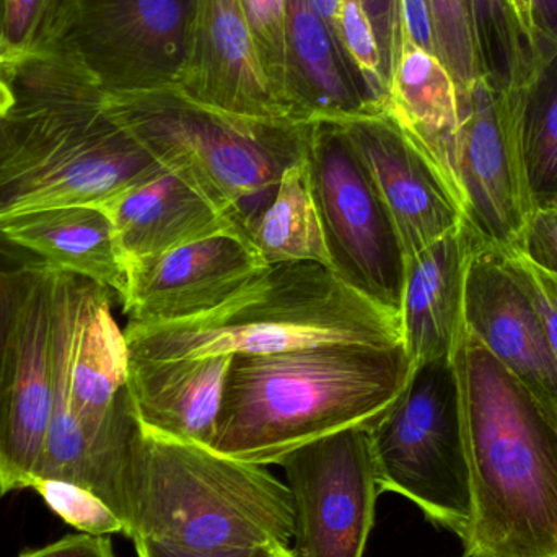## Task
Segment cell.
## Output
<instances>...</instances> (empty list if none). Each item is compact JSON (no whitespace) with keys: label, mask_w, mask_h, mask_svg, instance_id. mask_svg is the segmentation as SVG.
<instances>
[{"label":"cell","mask_w":557,"mask_h":557,"mask_svg":"<svg viewBox=\"0 0 557 557\" xmlns=\"http://www.w3.org/2000/svg\"><path fill=\"white\" fill-rule=\"evenodd\" d=\"M15 103L0 117V221L101 205L160 165L104 107L103 87L59 51L0 61Z\"/></svg>","instance_id":"6da1fadb"},{"label":"cell","mask_w":557,"mask_h":557,"mask_svg":"<svg viewBox=\"0 0 557 557\" xmlns=\"http://www.w3.org/2000/svg\"><path fill=\"white\" fill-rule=\"evenodd\" d=\"M414 362L403 344H321L232 356L211 448L247 463L347 429L372 431L405 393Z\"/></svg>","instance_id":"7a4b0ae2"},{"label":"cell","mask_w":557,"mask_h":557,"mask_svg":"<svg viewBox=\"0 0 557 557\" xmlns=\"http://www.w3.org/2000/svg\"><path fill=\"white\" fill-rule=\"evenodd\" d=\"M474 517L463 557H557V424L465 327L451 356Z\"/></svg>","instance_id":"3957f363"},{"label":"cell","mask_w":557,"mask_h":557,"mask_svg":"<svg viewBox=\"0 0 557 557\" xmlns=\"http://www.w3.org/2000/svg\"><path fill=\"white\" fill-rule=\"evenodd\" d=\"M129 359L274 354L321 344H403L399 317L310 261L263 268L214 310L173 323H127Z\"/></svg>","instance_id":"277c9868"},{"label":"cell","mask_w":557,"mask_h":557,"mask_svg":"<svg viewBox=\"0 0 557 557\" xmlns=\"http://www.w3.org/2000/svg\"><path fill=\"white\" fill-rule=\"evenodd\" d=\"M126 536L186 552L290 548V494L267 467L140 428L131 467Z\"/></svg>","instance_id":"5b68a950"},{"label":"cell","mask_w":557,"mask_h":557,"mask_svg":"<svg viewBox=\"0 0 557 557\" xmlns=\"http://www.w3.org/2000/svg\"><path fill=\"white\" fill-rule=\"evenodd\" d=\"M103 97L108 113L160 165L188 176L240 231L271 205L282 173L304 159L310 136L311 124L232 116L189 100L176 87L103 88Z\"/></svg>","instance_id":"8992f818"},{"label":"cell","mask_w":557,"mask_h":557,"mask_svg":"<svg viewBox=\"0 0 557 557\" xmlns=\"http://www.w3.org/2000/svg\"><path fill=\"white\" fill-rule=\"evenodd\" d=\"M111 300L110 288L55 270L52 408L77 419L100 473L101 499L124 523L140 424L127 388L126 337Z\"/></svg>","instance_id":"52a82bcc"},{"label":"cell","mask_w":557,"mask_h":557,"mask_svg":"<svg viewBox=\"0 0 557 557\" xmlns=\"http://www.w3.org/2000/svg\"><path fill=\"white\" fill-rule=\"evenodd\" d=\"M370 434L382 494L405 497L463 545L474 503L451 359L416 366L405 393Z\"/></svg>","instance_id":"ba28073f"},{"label":"cell","mask_w":557,"mask_h":557,"mask_svg":"<svg viewBox=\"0 0 557 557\" xmlns=\"http://www.w3.org/2000/svg\"><path fill=\"white\" fill-rule=\"evenodd\" d=\"M305 160L331 271L357 294L399 317L406 257L346 127L311 124Z\"/></svg>","instance_id":"9c48e42d"},{"label":"cell","mask_w":557,"mask_h":557,"mask_svg":"<svg viewBox=\"0 0 557 557\" xmlns=\"http://www.w3.org/2000/svg\"><path fill=\"white\" fill-rule=\"evenodd\" d=\"M196 0H64L51 41L104 90L176 87L188 59Z\"/></svg>","instance_id":"30bf717a"},{"label":"cell","mask_w":557,"mask_h":557,"mask_svg":"<svg viewBox=\"0 0 557 557\" xmlns=\"http://www.w3.org/2000/svg\"><path fill=\"white\" fill-rule=\"evenodd\" d=\"M55 268L16 278L0 331V496L32 487L54 406Z\"/></svg>","instance_id":"8fae6325"},{"label":"cell","mask_w":557,"mask_h":557,"mask_svg":"<svg viewBox=\"0 0 557 557\" xmlns=\"http://www.w3.org/2000/svg\"><path fill=\"white\" fill-rule=\"evenodd\" d=\"M294 512L297 557H363L380 491L369 429L304 445L278 463Z\"/></svg>","instance_id":"7c38bea8"},{"label":"cell","mask_w":557,"mask_h":557,"mask_svg":"<svg viewBox=\"0 0 557 557\" xmlns=\"http://www.w3.org/2000/svg\"><path fill=\"white\" fill-rule=\"evenodd\" d=\"M517 101L519 94L494 90L480 77L460 103L457 182L465 222L500 253L520 250L533 211Z\"/></svg>","instance_id":"4fadbf2b"},{"label":"cell","mask_w":557,"mask_h":557,"mask_svg":"<svg viewBox=\"0 0 557 557\" xmlns=\"http://www.w3.org/2000/svg\"><path fill=\"white\" fill-rule=\"evenodd\" d=\"M465 327L557 424V357L532 295L500 251L478 245L465 284Z\"/></svg>","instance_id":"5bb4252c"},{"label":"cell","mask_w":557,"mask_h":557,"mask_svg":"<svg viewBox=\"0 0 557 557\" xmlns=\"http://www.w3.org/2000/svg\"><path fill=\"white\" fill-rule=\"evenodd\" d=\"M392 218L406 258L465 222L463 202L447 176L388 114L343 124Z\"/></svg>","instance_id":"9a60e30c"},{"label":"cell","mask_w":557,"mask_h":557,"mask_svg":"<svg viewBox=\"0 0 557 557\" xmlns=\"http://www.w3.org/2000/svg\"><path fill=\"white\" fill-rule=\"evenodd\" d=\"M263 268L244 235H212L127 263L121 305L133 323L189 320L224 304Z\"/></svg>","instance_id":"2e32d148"},{"label":"cell","mask_w":557,"mask_h":557,"mask_svg":"<svg viewBox=\"0 0 557 557\" xmlns=\"http://www.w3.org/2000/svg\"><path fill=\"white\" fill-rule=\"evenodd\" d=\"M176 88L221 113L294 124L261 61L242 0H196L188 59Z\"/></svg>","instance_id":"e0dca14e"},{"label":"cell","mask_w":557,"mask_h":557,"mask_svg":"<svg viewBox=\"0 0 557 557\" xmlns=\"http://www.w3.org/2000/svg\"><path fill=\"white\" fill-rule=\"evenodd\" d=\"M483 244L467 222L406 258L399 305L403 346L416 366L451 359L465 330V284Z\"/></svg>","instance_id":"ac0fdd59"},{"label":"cell","mask_w":557,"mask_h":557,"mask_svg":"<svg viewBox=\"0 0 557 557\" xmlns=\"http://www.w3.org/2000/svg\"><path fill=\"white\" fill-rule=\"evenodd\" d=\"M98 206L113 222L126 264L212 235L242 234L196 183L166 166Z\"/></svg>","instance_id":"d6986e66"},{"label":"cell","mask_w":557,"mask_h":557,"mask_svg":"<svg viewBox=\"0 0 557 557\" xmlns=\"http://www.w3.org/2000/svg\"><path fill=\"white\" fill-rule=\"evenodd\" d=\"M232 356L129 359L127 388L149 434L211 447Z\"/></svg>","instance_id":"ffe728a7"},{"label":"cell","mask_w":557,"mask_h":557,"mask_svg":"<svg viewBox=\"0 0 557 557\" xmlns=\"http://www.w3.org/2000/svg\"><path fill=\"white\" fill-rule=\"evenodd\" d=\"M287 51L295 124H346L382 114L310 0H287Z\"/></svg>","instance_id":"44dd1931"},{"label":"cell","mask_w":557,"mask_h":557,"mask_svg":"<svg viewBox=\"0 0 557 557\" xmlns=\"http://www.w3.org/2000/svg\"><path fill=\"white\" fill-rule=\"evenodd\" d=\"M0 235L55 270L110 288L120 301L126 294V260L101 206H61L12 215L0 221Z\"/></svg>","instance_id":"7402d4cb"},{"label":"cell","mask_w":557,"mask_h":557,"mask_svg":"<svg viewBox=\"0 0 557 557\" xmlns=\"http://www.w3.org/2000/svg\"><path fill=\"white\" fill-rule=\"evenodd\" d=\"M385 114L431 157L461 198L457 182L460 131L457 87L441 59L408 38L403 39Z\"/></svg>","instance_id":"603a6c76"},{"label":"cell","mask_w":557,"mask_h":557,"mask_svg":"<svg viewBox=\"0 0 557 557\" xmlns=\"http://www.w3.org/2000/svg\"><path fill=\"white\" fill-rule=\"evenodd\" d=\"M480 75L497 91L520 94L548 64L532 0H467Z\"/></svg>","instance_id":"cb8c5ba5"},{"label":"cell","mask_w":557,"mask_h":557,"mask_svg":"<svg viewBox=\"0 0 557 557\" xmlns=\"http://www.w3.org/2000/svg\"><path fill=\"white\" fill-rule=\"evenodd\" d=\"M242 232L264 267L295 261L331 267L305 157L284 170L271 205Z\"/></svg>","instance_id":"d4e9b609"},{"label":"cell","mask_w":557,"mask_h":557,"mask_svg":"<svg viewBox=\"0 0 557 557\" xmlns=\"http://www.w3.org/2000/svg\"><path fill=\"white\" fill-rule=\"evenodd\" d=\"M519 133L533 208L557 199V58L520 91Z\"/></svg>","instance_id":"484cf974"},{"label":"cell","mask_w":557,"mask_h":557,"mask_svg":"<svg viewBox=\"0 0 557 557\" xmlns=\"http://www.w3.org/2000/svg\"><path fill=\"white\" fill-rule=\"evenodd\" d=\"M428 3L434 22L437 55L454 78L460 107L481 77L467 0H428Z\"/></svg>","instance_id":"4316f807"},{"label":"cell","mask_w":557,"mask_h":557,"mask_svg":"<svg viewBox=\"0 0 557 557\" xmlns=\"http://www.w3.org/2000/svg\"><path fill=\"white\" fill-rule=\"evenodd\" d=\"M242 5L271 84L294 123L288 72L287 0H242Z\"/></svg>","instance_id":"83f0119b"},{"label":"cell","mask_w":557,"mask_h":557,"mask_svg":"<svg viewBox=\"0 0 557 557\" xmlns=\"http://www.w3.org/2000/svg\"><path fill=\"white\" fill-rule=\"evenodd\" d=\"M33 490L59 519L81 533L95 536H126L123 520L94 491L58 480L35 481Z\"/></svg>","instance_id":"f1b7e54d"},{"label":"cell","mask_w":557,"mask_h":557,"mask_svg":"<svg viewBox=\"0 0 557 557\" xmlns=\"http://www.w3.org/2000/svg\"><path fill=\"white\" fill-rule=\"evenodd\" d=\"M64 0H3L0 61L45 51Z\"/></svg>","instance_id":"f546056e"},{"label":"cell","mask_w":557,"mask_h":557,"mask_svg":"<svg viewBox=\"0 0 557 557\" xmlns=\"http://www.w3.org/2000/svg\"><path fill=\"white\" fill-rule=\"evenodd\" d=\"M519 253L539 270L557 276V199L530 212Z\"/></svg>","instance_id":"4dcf8cb0"},{"label":"cell","mask_w":557,"mask_h":557,"mask_svg":"<svg viewBox=\"0 0 557 557\" xmlns=\"http://www.w3.org/2000/svg\"><path fill=\"white\" fill-rule=\"evenodd\" d=\"M503 257L507 267L522 281L529 294L532 295L533 301L545 321L557 357V276L539 270L519 251L503 253Z\"/></svg>","instance_id":"1f68e13d"},{"label":"cell","mask_w":557,"mask_h":557,"mask_svg":"<svg viewBox=\"0 0 557 557\" xmlns=\"http://www.w3.org/2000/svg\"><path fill=\"white\" fill-rule=\"evenodd\" d=\"M18 557H116L110 536L69 535L38 549H25Z\"/></svg>","instance_id":"d6a6232c"},{"label":"cell","mask_w":557,"mask_h":557,"mask_svg":"<svg viewBox=\"0 0 557 557\" xmlns=\"http://www.w3.org/2000/svg\"><path fill=\"white\" fill-rule=\"evenodd\" d=\"M35 260H39L36 255L10 244L0 235V331H2L16 278Z\"/></svg>","instance_id":"836d02e7"},{"label":"cell","mask_w":557,"mask_h":557,"mask_svg":"<svg viewBox=\"0 0 557 557\" xmlns=\"http://www.w3.org/2000/svg\"><path fill=\"white\" fill-rule=\"evenodd\" d=\"M401 16L405 38L424 51L437 55L434 22L428 0H401Z\"/></svg>","instance_id":"e575fe53"},{"label":"cell","mask_w":557,"mask_h":557,"mask_svg":"<svg viewBox=\"0 0 557 557\" xmlns=\"http://www.w3.org/2000/svg\"><path fill=\"white\" fill-rule=\"evenodd\" d=\"M137 557H270L271 548L234 549V552H186L152 540H133Z\"/></svg>","instance_id":"d590c367"},{"label":"cell","mask_w":557,"mask_h":557,"mask_svg":"<svg viewBox=\"0 0 557 557\" xmlns=\"http://www.w3.org/2000/svg\"><path fill=\"white\" fill-rule=\"evenodd\" d=\"M536 32L548 61L557 58V0H532Z\"/></svg>","instance_id":"8d00e7d4"},{"label":"cell","mask_w":557,"mask_h":557,"mask_svg":"<svg viewBox=\"0 0 557 557\" xmlns=\"http://www.w3.org/2000/svg\"><path fill=\"white\" fill-rule=\"evenodd\" d=\"M310 3L317 15L323 20L324 25L330 29L341 51H343V45H341V0H310Z\"/></svg>","instance_id":"74e56055"},{"label":"cell","mask_w":557,"mask_h":557,"mask_svg":"<svg viewBox=\"0 0 557 557\" xmlns=\"http://www.w3.org/2000/svg\"><path fill=\"white\" fill-rule=\"evenodd\" d=\"M13 103H15V94H13L12 87H10L9 81H7L2 67H0V117L9 113Z\"/></svg>","instance_id":"f35d334b"},{"label":"cell","mask_w":557,"mask_h":557,"mask_svg":"<svg viewBox=\"0 0 557 557\" xmlns=\"http://www.w3.org/2000/svg\"><path fill=\"white\" fill-rule=\"evenodd\" d=\"M270 557H297L292 548H285V546H273L270 549Z\"/></svg>","instance_id":"ab89813d"},{"label":"cell","mask_w":557,"mask_h":557,"mask_svg":"<svg viewBox=\"0 0 557 557\" xmlns=\"http://www.w3.org/2000/svg\"><path fill=\"white\" fill-rule=\"evenodd\" d=\"M2 20H3V0H0V32H2Z\"/></svg>","instance_id":"60d3db41"}]
</instances>
